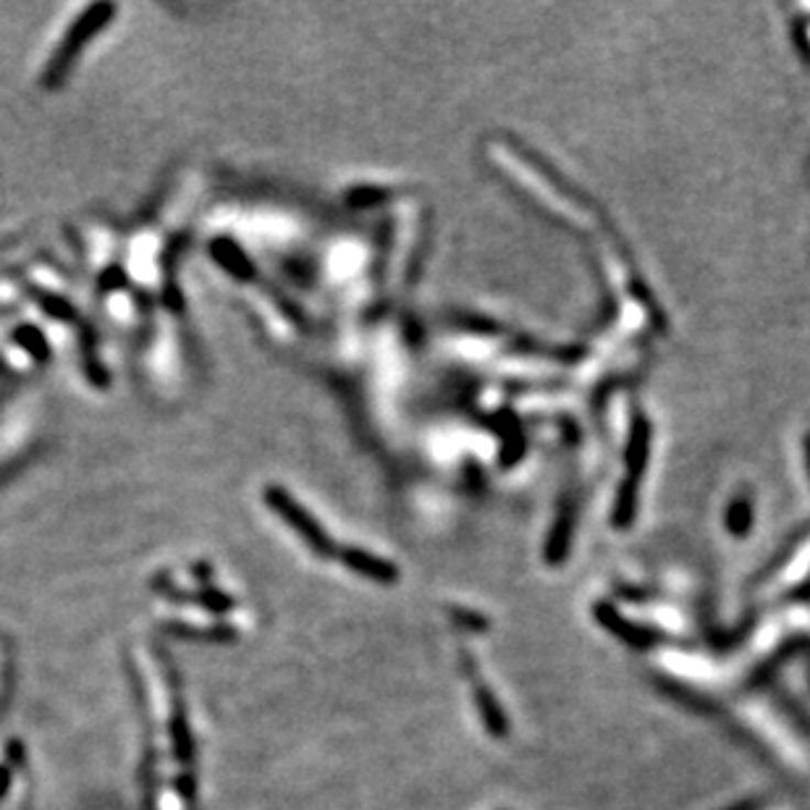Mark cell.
I'll use <instances>...</instances> for the list:
<instances>
[{
  "label": "cell",
  "mask_w": 810,
  "mask_h": 810,
  "mask_svg": "<svg viewBox=\"0 0 810 810\" xmlns=\"http://www.w3.org/2000/svg\"><path fill=\"white\" fill-rule=\"evenodd\" d=\"M113 13H116L113 3H95V6H89V9L77 19V22L72 24V30L66 32L64 43L58 45V51L53 53L51 64H47V68H45L43 81H45L47 89H56V87L64 85L66 74L72 72L74 61H77L79 53L85 51L87 40L95 37V34H98L100 30H106L108 22L113 19Z\"/></svg>",
  "instance_id": "1"
},
{
  "label": "cell",
  "mask_w": 810,
  "mask_h": 810,
  "mask_svg": "<svg viewBox=\"0 0 810 810\" xmlns=\"http://www.w3.org/2000/svg\"><path fill=\"white\" fill-rule=\"evenodd\" d=\"M263 499L273 512H278L281 517L289 522L294 530L305 535V538L310 540L313 548H318V551H328V538L322 535L320 527L315 525V519L310 517V514H307L297 504V499L289 496L284 489H278V485H267V489L263 491Z\"/></svg>",
  "instance_id": "2"
},
{
  "label": "cell",
  "mask_w": 810,
  "mask_h": 810,
  "mask_svg": "<svg viewBox=\"0 0 810 810\" xmlns=\"http://www.w3.org/2000/svg\"><path fill=\"white\" fill-rule=\"evenodd\" d=\"M210 252L212 258L221 263L226 271L231 273V276H237L239 281H252L255 278V265L247 260V255L242 250H239V244H233L231 239H216V242L210 244Z\"/></svg>",
  "instance_id": "3"
},
{
  "label": "cell",
  "mask_w": 810,
  "mask_h": 810,
  "mask_svg": "<svg viewBox=\"0 0 810 810\" xmlns=\"http://www.w3.org/2000/svg\"><path fill=\"white\" fill-rule=\"evenodd\" d=\"M599 616H601V622L609 624V627H616V630H611V633H616L622 637V641H627L630 645H637V648H643V645L650 643L648 635L641 633V630L630 627L627 622L622 624L620 620H616V614H611V611H599Z\"/></svg>",
  "instance_id": "4"
},
{
  "label": "cell",
  "mask_w": 810,
  "mask_h": 810,
  "mask_svg": "<svg viewBox=\"0 0 810 810\" xmlns=\"http://www.w3.org/2000/svg\"><path fill=\"white\" fill-rule=\"evenodd\" d=\"M347 561L354 569H360V572L373 574V578H381V580L396 578V572L388 565H383V561H377V559H370V556H365V554H349Z\"/></svg>",
  "instance_id": "5"
},
{
  "label": "cell",
  "mask_w": 810,
  "mask_h": 810,
  "mask_svg": "<svg viewBox=\"0 0 810 810\" xmlns=\"http://www.w3.org/2000/svg\"><path fill=\"white\" fill-rule=\"evenodd\" d=\"M13 339H17L19 344H22L26 349V352H30L34 357V360H43L45 362L47 354H51V349H47L43 333L34 331V328H19V331L13 333Z\"/></svg>",
  "instance_id": "6"
},
{
  "label": "cell",
  "mask_w": 810,
  "mask_h": 810,
  "mask_svg": "<svg viewBox=\"0 0 810 810\" xmlns=\"http://www.w3.org/2000/svg\"><path fill=\"white\" fill-rule=\"evenodd\" d=\"M34 299H37L40 305H43V310L47 315H51V318H56V320H74V315H77V313H74V307L68 305L66 299L56 297V294L34 292Z\"/></svg>",
  "instance_id": "7"
},
{
  "label": "cell",
  "mask_w": 810,
  "mask_h": 810,
  "mask_svg": "<svg viewBox=\"0 0 810 810\" xmlns=\"http://www.w3.org/2000/svg\"><path fill=\"white\" fill-rule=\"evenodd\" d=\"M478 700H480V709L485 711V724L491 726V732H496V737H501V734L506 732L504 719H501V709L496 703H493V698L489 696V690H485V688H480Z\"/></svg>",
  "instance_id": "8"
}]
</instances>
